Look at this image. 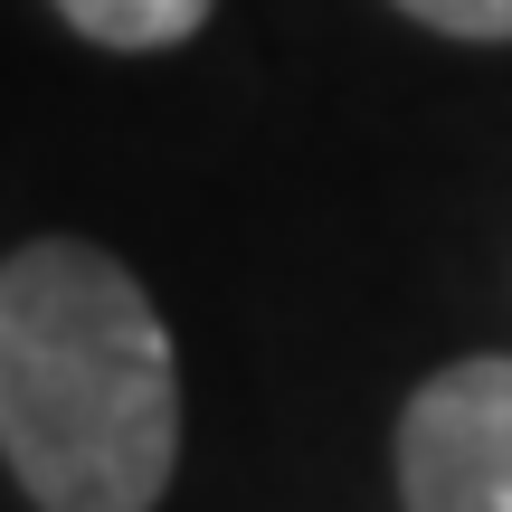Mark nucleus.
Masks as SVG:
<instances>
[{"instance_id": "1", "label": "nucleus", "mask_w": 512, "mask_h": 512, "mask_svg": "<svg viewBox=\"0 0 512 512\" xmlns=\"http://www.w3.org/2000/svg\"><path fill=\"white\" fill-rule=\"evenodd\" d=\"M0 456L38 512H152L181 465V370L133 266L29 238L0 266Z\"/></svg>"}, {"instance_id": "2", "label": "nucleus", "mask_w": 512, "mask_h": 512, "mask_svg": "<svg viewBox=\"0 0 512 512\" xmlns=\"http://www.w3.org/2000/svg\"><path fill=\"white\" fill-rule=\"evenodd\" d=\"M399 503L408 512H512V361H446L399 408Z\"/></svg>"}, {"instance_id": "3", "label": "nucleus", "mask_w": 512, "mask_h": 512, "mask_svg": "<svg viewBox=\"0 0 512 512\" xmlns=\"http://www.w3.org/2000/svg\"><path fill=\"white\" fill-rule=\"evenodd\" d=\"M48 10L67 19L76 38H95V48L143 57V48H181V38L200 29L219 0H48Z\"/></svg>"}, {"instance_id": "4", "label": "nucleus", "mask_w": 512, "mask_h": 512, "mask_svg": "<svg viewBox=\"0 0 512 512\" xmlns=\"http://www.w3.org/2000/svg\"><path fill=\"white\" fill-rule=\"evenodd\" d=\"M437 38H475V48H512V0H399Z\"/></svg>"}]
</instances>
